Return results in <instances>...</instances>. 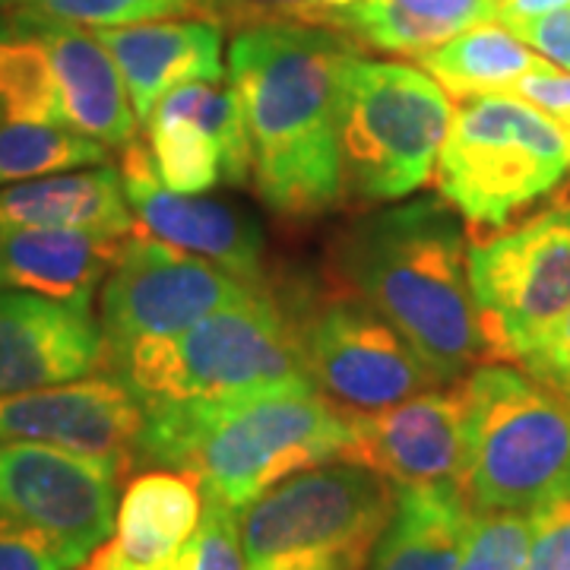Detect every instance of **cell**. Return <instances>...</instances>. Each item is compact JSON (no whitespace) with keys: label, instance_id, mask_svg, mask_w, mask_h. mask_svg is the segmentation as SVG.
<instances>
[{"label":"cell","instance_id":"6da1fadb","mask_svg":"<svg viewBox=\"0 0 570 570\" xmlns=\"http://www.w3.org/2000/svg\"><path fill=\"white\" fill-rule=\"evenodd\" d=\"M362 55L348 32L264 22L235 32L228 77L242 102L254 190L285 219H314L346 197L340 92Z\"/></svg>","mask_w":570,"mask_h":570},{"label":"cell","instance_id":"7a4b0ae2","mask_svg":"<svg viewBox=\"0 0 570 570\" xmlns=\"http://www.w3.org/2000/svg\"><path fill=\"white\" fill-rule=\"evenodd\" d=\"M466 250L453 206L422 197L343 228L330 266L348 295L406 336L438 384H456L498 362L469 288Z\"/></svg>","mask_w":570,"mask_h":570},{"label":"cell","instance_id":"3957f363","mask_svg":"<svg viewBox=\"0 0 570 570\" xmlns=\"http://www.w3.org/2000/svg\"><path fill=\"white\" fill-rule=\"evenodd\" d=\"M346 412L307 377L225 400L146 409L137 466L187 469L213 494L245 510L288 475L346 448Z\"/></svg>","mask_w":570,"mask_h":570},{"label":"cell","instance_id":"277c9868","mask_svg":"<svg viewBox=\"0 0 570 570\" xmlns=\"http://www.w3.org/2000/svg\"><path fill=\"white\" fill-rule=\"evenodd\" d=\"M105 374L121 377L142 409L225 400L307 377L292 317L264 285L178 336L130 346Z\"/></svg>","mask_w":570,"mask_h":570},{"label":"cell","instance_id":"5b68a950","mask_svg":"<svg viewBox=\"0 0 570 570\" xmlns=\"http://www.w3.org/2000/svg\"><path fill=\"white\" fill-rule=\"evenodd\" d=\"M466 406L460 489L472 510H546L570 498V406L523 367L479 365L456 381Z\"/></svg>","mask_w":570,"mask_h":570},{"label":"cell","instance_id":"8992f818","mask_svg":"<svg viewBox=\"0 0 570 570\" xmlns=\"http://www.w3.org/2000/svg\"><path fill=\"white\" fill-rule=\"evenodd\" d=\"M570 171L568 140L513 96L463 99L438 156V190L472 232H498L549 197Z\"/></svg>","mask_w":570,"mask_h":570},{"label":"cell","instance_id":"52a82bcc","mask_svg":"<svg viewBox=\"0 0 570 570\" xmlns=\"http://www.w3.org/2000/svg\"><path fill=\"white\" fill-rule=\"evenodd\" d=\"M453 108L431 73L355 55L340 92L343 184L358 200H400L431 178Z\"/></svg>","mask_w":570,"mask_h":570},{"label":"cell","instance_id":"ba28073f","mask_svg":"<svg viewBox=\"0 0 570 570\" xmlns=\"http://www.w3.org/2000/svg\"><path fill=\"white\" fill-rule=\"evenodd\" d=\"M396 508V489L358 463L307 466L242 510L247 564L324 551L367 564Z\"/></svg>","mask_w":570,"mask_h":570},{"label":"cell","instance_id":"9c48e42d","mask_svg":"<svg viewBox=\"0 0 570 570\" xmlns=\"http://www.w3.org/2000/svg\"><path fill=\"white\" fill-rule=\"evenodd\" d=\"M307 381L343 412H377L438 387V377L384 314L355 295L288 311Z\"/></svg>","mask_w":570,"mask_h":570},{"label":"cell","instance_id":"30bf717a","mask_svg":"<svg viewBox=\"0 0 570 570\" xmlns=\"http://www.w3.org/2000/svg\"><path fill=\"white\" fill-rule=\"evenodd\" d=\"M466 273L494 358H517L570 307V209L551 206L475 238Z\"/></svg>","mask_w":570,"mask_h":570},{"label":"cell","instance_id":"8fae6325","mask_svg":"<svg viewBox=\"0 0 570 570\" xmlns=\"http://www.w3.org/2000/svg\"><path fill=\"white\" fill-rule=\"evenodd\" d=\"M254 288L261 285L245 283L197 254L130 235L99 298L105 365L137 343L178 336L197 321L247 298Z\"/></svg>","mask_w":570,"mask_h":570},{"label":"cell","instance_id":"7c38bea8","mask_svg":"<svg viewBox=\"0 0 570 570\" xmlns=\"http://www.w3.org/2000/svg\"><path fill=\"white\" fill-rule=\"evenodd\" d=\"M121 466L73 450L0 441V513L45 532L80 568L111 539Z\"/></svg>","mask_w":570,"mask_h":570},{"label":"cell","instance_id":"4fadbf2b","mask_svg":"<svg viewBox=\"0 0 570 570\" xmlns=\"http://www.w3.org/2000/svg\"><path fill=\"white\" fill-rule=\"evenodd\" d=\"M346 422L340 460L384 475L393 489H460L466 466L460 387L425 390L377 412H346Z\"/></svg>","mask_w":570,"mask_h":570},{"label":"cell","instance_id":"5bb4252c","mask_svg":"<svg viewBox=\"0 0 570 570\" xmlns=\"http://www.w3.org/2000/svg\"><path fill=\"white\" fill-rule=\"evenodd\" d=\"M146 409L115 374H89L80 381L22 390L0 396V441H32L137 466Z\"/></svg>","mask_w":570,"mask_h":570},{"label":"cell","instance_id":"9a60e30c","mask_svg":"<svg viewBox=\"0 0 570 570\" xmlns=\"http://www.w3.org/2000/svg\"><path fill=\"white\" fill-rule=\"evenodd\" d=\"M124 194L134 223L146 238H156L209 264L223 266L238 279L257 285L264 276V228L242 206L225 204L206 194L171 190L156 171L149 146H124L121 165Z\"/></svg>","mask_w":570,"mask_h":570},{"label":"cell","instance_id":"2e32d148","mask_svg":"<svg viewBox=\"0 0 570 570\" xmlns=\"http://www.w3.org/2000/svg\"><path fill=\"white\" fill-rule=\"evenodd\" d=\"M102 326L92 307L0 288V396L99 374Z\"/></svg>","mask_w":570,"mask_h":570},{"label":"cell","instance_id":"e0dca14e","mask_svg":"<svg viewBox=\"0 0 570 570\" xmlns=\"http://www.w3.org/2000/svg\"><path fill=\"white\" fill-rule=\"evenodd\" d=\"M204 482L187 469H149L127 482L111 539L92 551L86 570H163L194 535L204 513Z\"/></svg>","mask_w":570,"mask_h":570},{"label":"cell","instance_id":"ac0fdd59","mask_svg":"<svg viewBox=\"0 0 570 570\" xmlns=\"http://www.w3.org/2000/svg\"><path fill=\"white\" fill-rule=\"evenodd\" d=\"M96 36L118 63L140 124L149 121L153 108L175 86L225 80L223 29L204 17L102 26Z\"/></svg>","mask_w":570,"mask_h":570},{"label":"cell","instance_id":"d6986e66","mask_svg":"<svg viewBox=\"0 0 570 570\" xmlns=\"http://www.w3.org/2000/svg\"><path fill=\"white\" fill-rule=\"evenodd\" d=\"M36 22L55 63L63 124L108 149L130 146L137 140V111L118 63L99 36L80 22L58 20L41 10H36Z\"/></svg>","mask_w":570,"mask_h":570},{"label":"cell","instance_id":"ffe728a7","mask_svg":"<svg viewBox=\"0 0 570 570\" xmlns=\"http://www.w3.org/2000/svg\"><path fill=\"white\" fill-rule=\"evenodd\" d=\"M130 235L77 228L0 232V288L36 292L55 302L92 307Z\"/></svg>","mask_w":570,"mask_h":570},{"label":"cell","instance_id":"44dd1931","mask_svg":"<svg viewBox=\"0 0 570 570\" xmlns=\"http://www.w3.org/2000/svg\"><path fill=\"white\" fill-rule=\"evenodd\" d=\"M13 228H77L134 235V213L115 165L45 175L0 187V232Z\"/></svg>","mask_w":570,"mask_h":570},{"label":"cell","instance_id":"7402d4cb","mask_svg":"<svg viewBox=\"0 0 570 570\" xmlns=\"http://www.w3.org/2000/svg\"><path fill=\"white\" fill-rule=\"evenodd\" d=\"M469 520L472 508L460 489H396L371 570H460Z\"/></svg>","mask_w":570,"mask_h":570},{"label":"cell","instance_id":"603a6c76","mask_svg":"<svg viewBox=\"0 0 570 570\" xmlns=\"http://www.w3.org/2000/svg\"><path fill=\"white\" fill-rule=\"evenodd\" d=\"M491 20H498V0H362L343 32L387 55L422 58Z\"/></svg>","mask_w":570,"mask_h":570},{"label":"cell","instance_id":"cb8c5ba5","mask_svg":"<svg viewBox=\"0 0 570 570\" xmlns=\"http://www.w3.org/2000/svg\"><path fill=\"white\" fill-rule=\"evenodd\" d=\"M422 70L448 89L453 99L508 92L520 77L549 63L504 22H479L419 58Z\"/></svg>","mask_w":570,"mask_h":570},{"label":"cell","instance_id":"d4e9b609","mask_svg":"<svg viewBox=\"0 0 570 570\" xmlns=\"http://www.w3.org/2000/svg\"><path fill=\"white\" fill-rule=\"evenodd\" d=\"M7 121L63 124L55 63L26 3L0 10V124Z\"/></svg>","mask_w":570,"mask_h":570},{"label":"cell","instance_id":"484cf974","mask_svg":"<svg viewBox=\"0 0 570 570\" xmlns=\"http://www.w3.org/2000/svg\"><path fill=\"white\" fill-rule=\"evenodd\" d=\"M108 163V146L63 124H0V184L32 181Z\"/></svg>","mask_w":570,"mask_h":570},{"label":"cell","instance_id":"4316f807","mask_svg":"<svg viewBox=\"0 0 570 570\" xmlns=\"http://www.w3.org/2000/svg\"><path fill=\"white\" fill-rule=\"evenodd\" d=\"M142 127L149 130V153L156 159V171L171 190L209 194L223 184V146L200 124L178 115H153Z\"/></svg>","mask_w":570,"mask_h":570},{"label":"cell","instance_id":"83f0119b","mask_svg":"<svg viewBox=\"0 0 570 570\" xmlns=\"http://www.w3.org/2000/svg\"><path fill=\"white\" fill-rule=\"evenodd\" d=\"M542 510H472L460 570H527Z\"/></svg>","mask_w":570,"mask_h":570},{"label":"cell","instance_id":"f1b7e54d","mask_svg":"<svg viewBox=\"0 0 570 570\" xmlns=\"http://www.w3.org/2000/svg\"><path fill=\"white\" fill-rule=\"evenodd\" d=\"M204 513L194 535L163 570H247L242 510L204 494Z\"/></svg>","mask_w":570,"mask_h":570},{"label":"cell","instance_id":"f546056e","mask_svg":"<svg viewBox=\"0 0 570 570\" xmlns=\"http://www.w3.org/2000/svg\"><path fill=\"white\" fill-rule=\"evenodd\" d=\"M36 10L51 13L58 20L102 29L197 13V0H45Z\"/></svg>","mask_w":570,"mask_h":570},{"label":"cell","instance_id":"4dcf8cb0","mask_svg":"<svg viewBox=\"0 0 570 570\" xmlns=\"http://www.w3.org/2000/svg\"><path fill=\"white\" fill-rule=\"evenodd\" d=\"M197 13L219 29L242 32L264 22H307L324 26L317 0H197Z\"/></svg>","mask_w":570,"mask_h":570},{"label":"cell","instance_id":"1f68e13d","mask_svg":"<svg viewBox=\"0 0 570 570\" xmlns=\"http://www.w3.org/2000/svg\"><path fill=\"white\" fill-rule=\"evenodd\" d=\"M513 362H520L532 381L570 406V307L554 324L535 333Z\"/></svg>","mask_w":570,"mask_h":570},{"label":"cell","instance_id":"d6a6232c","mask_svg":"<svg viewBox=\"0 0 570 570\" xmlns=\"http://www.w3.org/2000/svg\"><path fill=\"white\" fill-rule=\"evenodd\" d=\"M0 570H73V561L45 532L0 513Z\"/></svg>","mask_w":570,"mask_h":570},{"label":"cell","instance_id":"836d02e7","mask_svg":"<svg viewBox=\"0 0 570 570\" xmlns=\"http://www.w3.org/2000/svg\"><path fill=\"white\" fill-rule=\"evenodd\" d=\"M520 41H527L539 58L570 73V7H558L530 20L504 22Z\"/></svg>","mask_w":570,"mask_h":570},{"label":"cell","instance_id":"e575fe53","mask_svg":"<svg viewBox=\"0 0 570 570\" xmlns=\"http://www.w3.org/2000/svg\"><path fill=\"white\" fill-rule=\"evenodd\" d=\"M527 570H570V498L539 513Z\"/></svg>","mask_w":570,"mask_h":570},{"label":"cell","instance_id":"d590c367","mask_svg":"<svg viewBox=\"0 0 570 570\" xmlns=\"http://www.w3.org/2000/svg\"><path fill=\"white\" fill-rule=\"evenodd\" d=\"M504 96H513L520 102L539 108L542 115H549L554 121L561 115H570V73L551 67V63H542V67H535L527 77L513 82Z\"/></svg>","mask_w":570,"mask_h":570},{"label":"cell","instance_id":"8d00e7d4","mask_svg":"<svg viewBox=\"0 0 570 570\" xmlns=\"http://www.w3.org/2000/svg\"><path fill=\"white\" fill-rule=\"evenodd\" d=\"M365 564L343 558V554H324V551H302V554H279L261 564H247V570H362Z\"/></svg>","mask_w":570,"mask_h":570},{"label":"cell","instance_id":"74e56055","mask_svg":"<svg viewBox=\"0 0 570 570\" xmlns=\"http://www.w3.org/2000/svg\"><path fill=\"white\" fill-rule=\"evenodd\" d=\"M558 7H570V0H498V20H530V17L549 13Z\"/></svg>","mask_w":570,"mask_h":570},{"label":"cell","instance_id":"f35d334b","mask_svg":"<svg viewBox=\"0 0 570 570\" xmlns=\"http://www.w3.org/2000/svg\"><path fill=\"white\" fill-rule=\"evenodd\" d=\"M554 124L561 127V134H564V140H568V153H570V115H561V118H554Z\"/></svg>","mask_w":570,"mask_h":570},{"label":"cell","instance_id":"ab89813d","mask_svg":"<svg viewBox=\"0 0 570 570\" xmlns=\"http://www.w3.org/2000/svg\"><path fill=\"white\" fill-rule=\"evenodd\" d=\"M26 0H0V10H7V7H22Z\"/></svg>","mask_w":570,"mask_h":570},{"label":"cell","instance_id":"60d3db41","mask_svg":"<svg viewBox=\"0 0 570 570\" xmlns=\"http://www.w3.org/2000/svg\"><path fill=\"white\" fill-rule=\"evenodd\" d=\"M45 0H26V7H41Z\"/></svg>","mask_w":570,"mask_h":570},{"label":"cell","instance_id":"b9f144b4","mask_svg":"<svg viewBox=\"0 0 570 570\" xmlns=\"http://www.w3.org/2000/svg\"><path fill=\"white\" fill-rule=\"evenodd\" d=\"M77 570H86V568H82V564H80V568H77Z\"/></svg>","mask_w":570,"mask_h":570}]
</instances>
